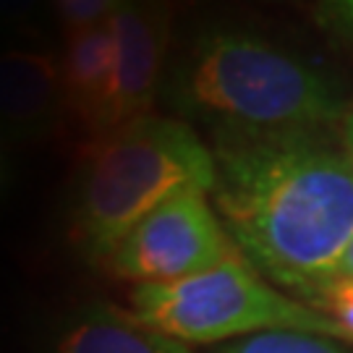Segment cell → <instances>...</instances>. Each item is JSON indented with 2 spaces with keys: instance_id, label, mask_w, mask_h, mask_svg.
I'll return each mask as SVG.
<instances>
[{
  "instance_id": "obj_13",
  "label": "cell",
  "mask_w": 353,
  "mask_h": 353,
  "mask_svg": "<svg viewBox=\"0 0 353 353\" xmlns=\"http://www.w3.org/2000/svg\"><path fill=\"white\" fill-rule=\"evenodd\" d=\"M42 6L37 3H21V0H0V26L19 37L42 39Z\"/></svg>"
},
{
  "instance_id": "obj_12",
  "label": "cell",
  "mask_w": 353,
  "mask_h": 353,
  "mask_svg": "<svg viewBox=\"0 0 353 353\" xmlns=\"http://www.w3.org/2000/svg\"><path fill=\"white\" fill-rule=\"evenodd\" d=\"M303 303H309V306L319 309L322 314H327L341 327L345 341L353 343V280L332 275L325 283H319L306 296Z\"/></svg>"
},
{
  "instance_id": "obj_10",
  "label": "cell",
  "mask_w": 353,
  "mask_h": 353,
  "mask_svg": "<svg viewBox=\"0 0 353 353\" xmlns=\"http://www.w3.org/2000/svg\"><path fill=\"white\" fill-rule=\"evenodd\" d=\"M210 353H348L341 341L303 332H262L252 338L214 345Z\"/></svg>"
},
{
  "instance_id": "obj_5",
  "label": "cell",
  "mask_w": 353,
  "mask_h": 353,
  "mask_svg": "<svg viewBox=\"0 0 353 353\" xmlns=\"http://www.w3.org/2000/svg\"><path fill=\"white\" fill-rule=\"evenodd\" d=\"M236 252L207 191L189 189L131 228L102 270L134 288L168 285L207 272Z\"/></svg>"
},
{
  "instance_id": "obj_11",
  "label": "cell",
  "mask_w": 353,
  "mask_h": 353,
  "mask_svg": "<svg viewBox=\"0 0 353 353\" xmlns=\"http://www.w3.org/2000/svg\"><path fill=\"white\" fill-rule=\"evenodd\" d=\"M118 6L121 0H55L48 6V13L58 26L61 37H71L108 24L118 11Z\"/></svg>"
},
{
  "instance_id": "obj_2",
  "label": "cell",
  "mask_w": 353,
  "mask_h": 353,
  "mask_svg": "<svg viewBox=\"0 0 353 353\" xmlns=\"http://www.w3.org/2000/svg\"><path fill=\"white\" fill-rule=\"evenodd\" d=\"M160 97L210 139L332 137L351 108L325 68L236 26H204L173 52Z\"/></svg>"
},
{
  "instance_id": "obj_3",
  "label": "cell",
  "mask_w": 353,
  "mask_h": 353,
  "mask_svg": "<svg viewBox=\"0 0 353 353\" xmlns=\"http://www.w3.org/2000/svg\"><path fill=\"white\" fill-rule=\"evenodd\" d=\"M212 147L173 115H144L79 150L65 202V236L76 254L102 267L113 249L160 204L189 189H214Z\"/></svg>"
},
{
  "instance_id": "obj_1",
  "label": "cell",
  "mask_w": 353,
  "mask_h": 353,
  "mask_svg": "<svg viewBox=\"0 0 353 353\" xmlns=\"http://www.w3.org/2000/svg\"><path fill=\"white\" fill-rule=\"evenodd\" d=\"M212 207L265 278L299 301L353 241V163L330 137H217Z\"/></svg>"
},
{
  "instance_id": "obj_15",
  "label": "cell",
  "mask_w": 353,
  "mask_h": 353,
  "mask_svg": "<svg viewBox=\"0 0 353 353\" xmlns=\"http://www.w3.org/2000/svg\"><path fill=\"white\" fill-rule=\"evenodd\" d=\"M341 137H343V147H345V152H348V157H351V163H353V102H351V108H348L345 121H343Z\"/></svg>"
},
{
  "instance_id": "obj_4",
  "label": "cell",
  "mask_w": 353,
  "mask_h": 353,
  "mask_svg": "<svg viewBox=\"0 0 353 353\" xmlns=\"http://www.w3.org/2000/svg\"><path fill=\"white\" fill-rule=\"evenodd\" d=\"M126 312L186 345H225L262 332H303L345 341L327 314L270 285L241 252L194 278L131 288Z\"/></svg>"
},
{
  "instance_id": "obj_17",
  "label": "cell",
  "mask_w": 353,
  "mask_h": 353,
  "mask_svg": "<svg viewBox=\"0 0 353 353\" xmlns=\"http://www.w3.org/2000/svg\"><path fill=\"white\" fill-rule=\"evenodd\" d=\"M8 176H11V168H8V152H6V141L0 139V194L8 183Z\"/></svg>"
},
{
  "instance_id": "obj_7",
  "label": "cell",
  "mask_w": 353,
  "mask_h": 353,
  "mask_svg": "<svg viewBox=\"0 0 353 353\" xmlns=\"http://www.w3.org/2000/svg\"><path fill=\"white\" fill-rule=\"evenodd\" d=\"M65 126L61 52L0 50V139L42 144Z\"/></svg>"
},
{
  "instance_id": "obj_16",
  "label": "cell",
  "mask_w": 353,
  "mask_h": 353,
  "mask_svg": "<svg viewBox=\"0 0 353 353\" xmlns=\"http://www.w3.org/2000/svg\"><path fill=\"white\" fill-rule=\"evenodd\" d=\"M335 275L353 280V241L348 243L345 254H343V259H341V265H338V272H335Z\"/></svg>"
},
{
  "instance_id": "obj_6",
  "label": "cell",
  "mask_w": 353,
  "mask_h": 353,
  "mask_svg": "<svg viewBox=\"0 0 353 353\" xmlns=\"http://www.w3.org/2000/svg\"><path fill=\"white\" fill-rule=\"evenodd\" d=\"M173 6L121 0L110 19L113 34V87L108 105V131L152 115L168 74L173 48Z\"/></svg>"
},
{
  "instance_id": "obj_8",
  "label": "cell",
  "mask_w": 353,
  "mask_h": 353,
  "mask_svg": "<svg viewBox=\"0 0 353 353\" xmlns=\"http://www.w3.org/2000/svg\"><path fill=\"white\" fill-rule=\"evenodd\" d=\"M45 353H191L186 343L137 322L126 309L87 301L65 309L48 330Z\"/></svg>"
},
{
  "instance_id": "obj_9",
  "label": "cell",
  "mask_w": 353,
  "mask_h": 353,
  "mask_svg": "<svg viewBox=\"0 0 353 353\" xmlns=\"http://www.w3.org/2000/svg\"><path fill=\"white\" fill-rule=\"evenodd\" d=\"M65 123L79 126L84 141L108 131V105L113 87V34L110 21L63 37L61 50Z\"/></svg>"
},
{
  "instance_id": "obj_14",
  "label": "cell",
  "mask_w": 353,
  "mask_h": 353,
  "mask_svg": "<svg viewBox=\"0 0 353 353\" xmlns=\"http://www.w3.org/2000/svg\"><path fill=\"white\" fill-rule=\"evenodd\" d=\"M314 19L319 26L353 48V0H332V3H319L314 8Z\"/></svg>"
}]
</instances>
